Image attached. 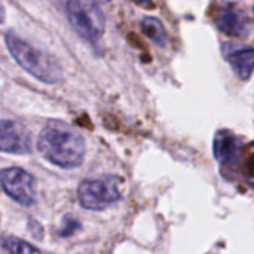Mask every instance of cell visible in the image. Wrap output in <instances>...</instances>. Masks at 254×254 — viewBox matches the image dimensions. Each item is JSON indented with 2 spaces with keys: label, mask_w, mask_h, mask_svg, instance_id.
I'll return each instance as SVG.
<instances>
[{
  "label": "cell",
  "mask_w": 254,
  "mask_h": 254,
  "mask_svg": "<svg viewBox=\"0 0 254 254\" xmlns=\"http://www.w3.org/2000/svg\"><path fill=\"white\" fill-rule=\"evenodd\" d=\"M1 247L9 254H40V252L31 244L16 238V237H3Z\"/></svg>",
  "instance_id": "cell-11"
},
{
  "label": "cell",
  "mask_w": 254,
  "mask_h": 254,
  "mask_svg": "<svg viewBox=\"0 0 254 254\" xmlns=\"http://www.w3.org/2000/svg\"><path fill=\"white\" fill-rule=\"evenodd\" d=\"M121 198V179L112 174L83 180L77 189V201L80 207L89 211L106 210Z\"/></svg>",
  "instance_id": "cell-4"
},
{
  "label": "cell",
  "mask_w": 254,
  "mask_h": 254,
  "mask_svg": "<svg viewBox=\"0 0 254 254\" xmlns=\"http://www.w3.org/2000/svg\"><path fill=\"white\" fill-rule=\"evenodd\" d=\"M3 192L22 207H31L36 202V182L30 173L12 167L1 171Z\"/></svg>",
  "instance_id": "cell-5"
},
{
  "label": "cell",
  "mask_w": 254,
  "mask_h": 254,
  "mask_svg": "<svg viewBox=\"0 0 254 254\" xmlns=\"http://www.w3.org/2000/svg\"><path fill=\"white\" fill-rule=\"evenodd\" d=\"M40 155L60 168L79 167L86 153L83 135L61 121H51L40 131L37 138Z\"/></svg>",
  "instance_id": "cell-1"
},
{
  "label": "cell",
  "mask_w": 254,
  "mask_h": 254,
  "mask_svg": "<svg viewBox=\"0 0 254 254\" xmlns=\"http://www.w3.org/2000/svg\"><path fill=\"white\" fill-rule=\"evenodd\" d=\"M249 185H250V186H252V188H253V189H254V177H253V179H250Z\"/></svg>",
  "instance_id": "cell-13"
},
{
  "label": "cell",
  "mask_w": 254,
  "mask_h": 254,
  "mask_svg": "<svg viewBox=\"0 0 254 254\" xmlns=\"http://www.w3.org/2000/svg\"><path fill=\"white\" fill-rule=\"evenodd\" d=\"M67 18L86 42L97 43L106 30V18L97 0H67Z\"/></svg>",
  "instance_id": "cell-3"
},
{
  "label": "cell",
  "mask_w": 254,
  "mask_h": 254,
  "mask_svg": "<svg viewBox=\"0 0 254 254\" xmlns=\"http://www.w3.org/2000/svg\"><path fill=\"white\" fill-rule=\"evenodd\" d=\"M226 60L231 64L235 74L240 79L247 80L254 70V48L237 49V51L228 54Z\"/></svg>",
  "instance_id": "cell-8"
},
{
  "label": "cell",
  "mask_w": 254,
  "mask_h": 254,
  "mask_svg": "<svg viewBox=\"0 0 254 254\" xmlns=\"http://www.w3.org/2000/svg\"><path fill=\"white\" fill-rule=\"evenodd\" d=\"M132 1L137 3L138 6H143V7H150V6H153L152 0H132Z\"/></svg>",
  "instance_id": "cell-12"
},
{
  "label": "cell",
  "mask_w": 254,
  "mask_h": 254,
  "mask_svg": "<svg viewBox=\"0 0 254 254\" xmlns=\"http://www.w3.org/2000/svg\"><path fill=\"white\" fill-rule=\"evenodd\" d=\"M4 43L16 64L37 80L48 85H54L63 80V68L49 54L34 48L13 31L4 33Z\"/></svg>",
  "instance_id": "cell-2"
},
{
  "label": "cell",
  "mask_w": 254,
  "mask_h": 254,
  "mask_svg": "<svg viewBox=\"0 0 254 254\" xmlns=\"http://www.w3.org/2000/svg\"><path fill=\"white\" fill-rule=\"evenodd\" d=\"M140 28L143 31V34L155 45H158L159 48H165L167 42H168V36L167 31L162 25V22L155 18V16H144L140 22Z\"/></svg>",
  "instance_id": "cell-10"
},
{
  "label": "cell",
  "mask_w": 254,
  "mask_h": 254,
  "mask_svg": "<svg viewBox=\"0 0 254 254\" xmlns=\"http://www.w3.org/2000/svg\"><path fill=\"white\" fill-rule=\"evenodd\" d=\"M217 28L228 36H243L246 31L240 10L226 7L217 16Z\"/></svg>",
  "instance_id": "cell-9"
},
{
  "label": "cell",
  "mask_w": 254,
  "mask_h": 254,
  "mask_svg": "<svg viewBox=\"0 0 254 254\" xmlns=\"http://www.w3.org/2000/svg\"><path fill=\"white\" fill-rule=\"evenodd\" d=\"M253 15H254V7H253Z\"/></svg>",
  "instance_id": "cell-14"
},
{
  "label": "cell",
  "mask_w": 254,
  "mask_h": 254,
  "mask_svg": "<svg viewBox=\"0 0 254 254\" xmlns=\"http://www.w3.org/2000/svg\"><path fill=\"white\" fill-rule=\"evenodd\" d=\"M240 150V140L231 131H219L213 141V153L219 162H232L237 159Z\"/></svg>",
  "instance_id": "cell-7"
},
{
  "label": "cell",
  "mask_w": 254,
  "mask_h": 254,
  "mask_svg": "<svg viewBox=\"0 0 254 254\" xmlns=\"http://www.w3.org/2000/svg\"><path fill=\"white\" fill-rule=\"evenodd\" d=\"M0 147L4 153L27 155L33 149L31 134L25 125L16 121L3 119L0 124Z\"/></svg>",
  "instance_id": "cell-6"
}]
</instances>
